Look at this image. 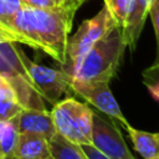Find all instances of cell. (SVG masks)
I'll return each instance as SVG.
<instances>
[{"mask_svg":"<svg viewBox=\"0 0 159 159\" xmlns=\"http://www.w3.org/2000/svg\"><path fill=\"white\" fill-rule=\"evenodd\" d=\"M17 120L20 133H35L47 139L56 133L51 112L46 109L25 108L17 114Z\"/></svg>","mask_w":159,"mask_h":159,"instance_id":"cell-9","label":"cell"},{"mask_svg":"<svg viewBox=\"0 0 159 159\" xmlns=\"http://www.w3.org/2000/svg\"><path fill=\"white\" fill-rule=\"evenodd\" d=\"M75 14L60 6L20 7L11 17L10 26L22 43L43 51L61 66L66 61V46Z\"/></svg>","mask_w":159,"mask_h":159,"instance_id":"cell-1","label":"cell"},{"mask_svg":"<svg viewBox=\"0 0 159 159\" xmlns=\"http://www.w3.org/2000/svg\"><path fill=\"white\" fill-rule=\"evenodd\" d=\"M0 94H14L15 96L14 89L11 88V86L9 84V82L1 75H0Z\"/></svg>","mask_w":159,"mask_h":159,"instance_id":"cell-23","label":"cell"},{"mask_svg":"<svg viewBox=\"0 0 159 159\" xmlns=\"http://www.w3.org/2000/svg\"><path fill=\"white\" fill-rule=\"evenodd\" d=\"M117 26L108 9L103 6L97 15L91 19L84 20L76 34L67 40L66 46V61L61 66L70 77L73 72V68L83 55L104 35H107L112 29Z\"/></svg>","mask_w":159,"mask_h":159,"instance_id":"cell-4","label":"cell"},{"mask_svg":"<svg viewBox=\"0 0 159 159\" xmlns=\"http://www.w3.org/2000/svg\"><path fill=\"white\" fill-rule=\"evenodd\" d=\"M149 16L152 19V24L154 27L155 37H157V58L155 62H159V0H152Z\"/></svg>","mask_w":159,"mask_h":159,"instance_id":"cell-18","label":"cell"},{"mask_svg":"<svg viewBox=\"0 0 159 159\" xmlns=\"http://www.w3.org/2000/svg\"><path fill=\"white\" fill-rule=\"evenodd\" d=\"M19 134L17 116L6 120H0V157L2 159H10Z\"/></svg>","mask_w":159,"mask_h":159,"instance_id":"cell-14","label":"cell"},{"mask_svg":"<svg viewBox=\"0 0 159 159\" xmlns=\"http://www.w3.org/2000/svg\"><path fill=\"white\" fill-rule=\"evenodd\" d=\"M87 0H65L63 1V4H62V6L63 7H66L67 10H70L71 12H73V14H76V11L81 7V5L83 4V2H86Z\"/></svg>","mask_w":159,"mask_h":159,"instance_id":"cell-22","label":"cell"},{"mask_svg":"<svg viewBox=\"0 0 159 159\" xmlns=\"http://www.w3.org/2000/svg\"><path fill=\"white\" fill-rule=\"evenodd\" d=\"M127 43L122 35V27L116 26L99 39L78 61L71 75L77 82H108L116 76Z\"/></svg>","mask_w":159,"mask_h":159,"instance_id":"cell-2","label":"cell"},{"mask_svg":"<svg viewBox=\"0 0 159 159\" xmlns=\"http://www.w3.org/2000/svg\"><path fill=\"white\" fill-rule=\"evenodd\" d=\"M80 145L87 159H111L107 155H104L101 150H98L93 144H80Z\"/></svg>","mask_w":159,"mask_h":159,"instance_id":"cell-20","label":"cell"},{"mask_svg":"<svg viewBox=\"0 0 159 159\" xmlns=\"http://www.w3.org/2000/svg\"><path fill=\"white\" fill-rule=\"evenodd\" d=\"M81 104L82 103L77 99L67 97L55 103L52 106V109L50 111L56 132L77 144H81V138L77 127V114L81 108Z\"/></svg>","mask_w":159,"mask_h":159,"instance_id":"cell-8","label":"cell"},{"mask_svg":"<svg viewBox=\"0 0 159 159\" xmlns=\"http://www.w3.org/2000/svg\"><path fill=\"white\" fill-rule=\"evenodd\" d=\"M63 1H65V0H52V2H53L55 5H57V6L62 5V4H63Z\"/></svg>","mask_w":159,"mask_h":159,"instance_id":"cell-26","label":"cell"},{"mask_svg":"<svg viewBox=\"0 0 159 159\" xmlns=\"http://www.w3.org/2000/svg\"><path fill=\"white\" fill-rule=\"evenodd\" d=\"M112 120L109 123L98 113H92V144L111 159H135L114 119Z\"/></svg>","mask_w":159,"mask_h":159,"instance_id":"cell-6","label":"cell"},{"mask_svg":"<svg viewBox=\"0 0 159 159\" xmlns=\"http://www.w3.org/2000/svg\"><path fill=\"white\" fill-rule=\"evenodd\" d=\"M48 144L52 159H87L80 144L68 140L57 132L48 139Z\"/></svg>","mask_w":159,"mask_h":159,"instance_id":"cell-13","label":"cell"},{"mask_svg":"<svg viewBox=\"0 0 159 159\" xmlns=\"http://www.w3.org/2000/svg\"><path fill=\"white\" fill-rule=\"evenodd\" d=\"M20 7H22L20 0H0V11L9 20V24H10V17Z\"/></svg>","mask_w":159,"mask_h":159,"instance_id":"cell-19","label":"cell"},{"mask_svg":"<svg viewBox=\"0 0 159 159\" xmlns=\"http://www.w3.org/2000/svg\"><path fill=\"white\" fill-rule=\"evenodd\" d=\"M152 0H133V5L129 12V16L122 27V35L132 51L135 50L137 42L142 34V30L145 24V19L149 15Z\"/></svg>","mask_w":159,"mask_h":159,"instance_id":"cell-11","label":"cell"},{"mask_svg":"<svg viewBox=\"0 0 159 159\" xmlns=\"http://www.w3.org/2000/svg\"><path fill=\"white\" fill-rule=\"evenodd\" d=\"M92 113L93 111L87 104H81L77 114V127L81 144H92Z\"/></svg>","mask_w":159,"mask_h":159,"instance_id":"cell-15","label":"cell"},{"mask_svg":"<svg viewBox=\"0 0 159 159\" xmlns=\"http://www.w3.org/2000/svg\"><path fill=\"white\" fill-rule=\"evenodd\" d=\"M129 139L132 140L134 149L142 155L143 159H149L159 155V132L149 133L137 128L130 124L124 127Z\"/></svg>","mask_w":159,"mask_h":159,"instance_id":"cell-12","label":"cell"},{"mask_svg":"<svg viewBox=\"0 0 159 159\" xmlns=\"http://www.w3.org/2000/svg\"><path fill=\"white\" fill-rule=\"evenodd\" d=\"M22 52L16 41L0 42V75L9 82L24 109H46L45 102L24 65Z\"/></svg>","mask_w":159,"mask_h":159,"instance_id":"cell-3","label":"cell"},{"mask_svg":"<svg viewBox=\"0 0 159 159\" xmlns=\"http://www.w3.org/2000/svg\"><path fill=\"white\" fill-rule=\"evenodd\" d=\"M10 159H52L48 139L35 133H20Z\"/></svg>","mask_w":159,"mask_h":159,"instance_id":"cell-10","label":"cell"},{"mask_svg":"<svg viewBox=\"0 0 159 159\" xmlns=\"http://www.w3.org/2000/svg\"><path fill=\"white\" fill-rule=\"evenodd\" d=\"M71 89L83 97L94 108L107 114L111 119L120 122L123 127L129 124L112 94L108 82H77L71 80Z\"/></svg>","mask_w":159,"mask_h":159,"instance_id":"cell-7","label":"cell"},{"mask_svg":"<svg viewBox=\"0 0 159 159\" xmlns=\"http://www.w3.org/2000/svg\"><path fill=\"white\" fill-rule=\"evenodd\" d=\"M24 107L14 94H0V120H6L17 116Z\"/></svg>","mask_w":159,"mask_h":159,"instance_id":"cell-17","label":"cell"},{"mask_svg":"<svg viewBox=\"0 0 159 159\" xmlns=\"http://www.w3.org/2000/svg\"><path fill=\"white\" fill-rule=\"evenodd\" d=\"M22 61L43 101L53 106L61 101L63 94L72 92L71 77L65 71L39 65L31 61L25 52H22Z\"/></svg>","mask_w":159,"mask_h":159,"instance_id":"cell-5","label":"cell"},{"mask_svg":"<svg viewBox=\"0 0 159 159\" xmlns=\"http://www.w3.org/2000/svg\"><path fill=\"white\" fill-rule=\"evenodd\" d=\"M103 1H104V6L108 9L109 14L116 21L117 26L123 27L129 16L133 0H103Z\"/></svg>","mask_w":159,"mask_h":159,"instance_id":"cell-16","label":"cell"},{"mask_svg":"<svg viewBox=\"0 0 159 159\" xmlns=\"http://www.w3.org/2000/svg\"><path fill=\"white\" fill-rule=\"evenodd\" d=\"M0 27L1 29H4V30H6V31H9V32H11V34H14L15 36H17L19 37V40H20V43H22V41H21V37L17 35V34H15L14 31H12V29H11V26H10V24H9V20L1 14V11H0Z\"/></svg>","mask_w":159,"mask_h":159,"instance_id":"cell-25","label":"cell"},{"mask_svg":"<svg viewBox=\"0 0 159 159\" xmlns=\"http://www.w3.org/2000/svg\"><path fill=\"white\" fill-rule=\"evenodd\" d=\"M0 159H2V158H1V157H0Z\"/></svg>","mask_w":159,"mask_h":159,"instance_id":"cell-28","label":"cell"},{"mask_svg":"<svg viewBox=\"0 0 159 159\" xmlns=\"http://www.w3.org/2000/svg\"><path fill=\"white\" fill-rule=\"evenodd\" d=\"M149 159H159V155H157V157H153V158H149Z\"/></svg>","mask_w":159,"mask_h":159,"instance_id":"cell-27","label":"cell"},{"mask_svg":"<svg viewBox=\"0 0 159 159\" xmlns=\"http://www.w3.org/2000/svg\"><path fill=\"white\" fill-rule=\"evenodd\" d=\"M4 41H16V42H20L19 37L15 36L14 34L4 30L0 27V42H4Z\"/></svg>","mask_w":159,"mask_h":159,"instance_id":"cell-24","label":"cell"},{"mask_svg":"<svg viewBox=\"0 0 159 159\" xmlns=\"http://www.w3.org/2000/svg\"><path fill=\"white\" fill-rule=\"evenodd\" d=\"M22 6L26 7H52L57 6L52 2V0H20Z\"/></svg>","mask_w":159,"mask_h":159,"instance_id":"cell-21","label":"cell"}]
</instances>
